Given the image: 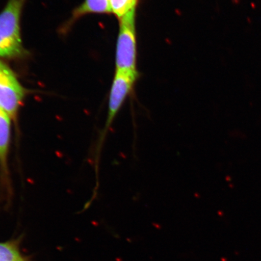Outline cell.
I'll list each match as a JSON object with an SVG mask.
<instances>
[{"label": "cell", "mask_w": 261, "mask_h": 261, "mask_svg": "<svg viewBox=\"0 0 261 261\" xmlns=\"http://www.w3.org/2000/svg\"><path fill=\"white\" fill-rule=\"evenodd\" d=\"M24 0H9L0 14V57H18L23 53L19 19Z\"/></svg>", "instance_id": "cell-1"}, {"label": "cell", "mask_w": 261, "mask_h": 261, "mask_svg": "<svg viewBox=\"0 0 261 261\" xmlns=\"http://www.w3.org/2000/svg\"><path fill=\"white\" fill-rule=\"evenodd\" d=\"M116 46V71L138 75L137 71L136 11L119 19Z\"/></svg>", "instance_id": "cell-2"}, {"label": "cell", "mask_w": 261, "mask_h": 261, "mask_svg": "<svg viewBox=\"0 0 261 261\" xmlns=\"http://www.w3.org/2000/svg\"><path fill=\"white\" fill-rule=\"evenodd\" d=\"M138 75L116 71L115 76L110 93L109 111L106 123L98 141L96 158L100 155V149L106 138L109 129L112 125L114 119L119 112L124 102L133 90Z\"/></svg>", "instance_id": "cell-3"}, {"label": "cell", "mask_w": 261, "mask_h": 261, "mask_svg": "<svg viewBox=\"0 0 261 261\" xmlns=\"http://www.w3.org/2000/svg\"><path fill=\"white\" fill-rule=\"evenodd\" d=\"M25 96V91L14 73L0 61V110L17 122L19 108Z\"/></svg>", "instance_id": "cell-4"}, {"label": "cell", "mask_w": 261, "mask_h": 261, "mask_svg": "<svg viewBox=\"0 0 261 261\" xmlns=\"http://www.w3.org/2000/svg\"><path fill=\"white\" fill-rule=\"evenodd\" d=\"M11 120L7 114L0 110V188L7 198L11 197L12 190L9 165Z\"/></svg>", "instance_id": "cell-5"}, {"label": "cell", "mask_w": 261, "mask_h": 261, "mask_svg": "<svg viewBox=\"0 0 261 261\" xmlns=\"http://www.w3.org/2000/svg\"><path fill=\"white\" fill-rule=\"evenodd\" d=\"M110 0H85L84 2L74 10L73 19L89 14H111Z\"/></svg>", "instance_id": "cell-6"}, {"label": "cell", "mask_w": 261, "mask_h": 261, "mask_svg": "<svg viewBox=\"0 0 261 261\" xmlns=\"http://www.w3.org/2000/svg\"><path fill=\"white\" fill-rule=\"evenodd\" d=\"M19 244V239L0 242V261H30L21 252Z\"/></svg>", "instance_id": "cell-7"}, {"label": "cell", "mask_w": 261, "mask_h": 261, "mask_svg": "<svg viewBox=\"0 0 261 261\" xmlns=\"http://www.w3.org/2000/svg\"><path fill=\"white\" fill-rule=\"evenodd\" d=\"M139 0H110L112 14L119 19L129 13L136 11Z\"/></svg>", "instance_id": "cell-8"}]
</instances>
